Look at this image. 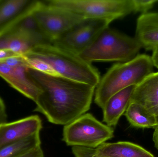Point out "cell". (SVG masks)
<instances>
[{
  "label": "cell",
  "instance_id": "cell-19",
  "mask_svg": "<svg viewBox=\"0 0 158 157\" xmlns=\"http://www.w3.org/2000/svg\"><path fill=\"white\" fill-rule=\"evenodd\" d=\"M135 13H142L143 14L148 13L153 8L158 0H133Z\"/></svg>",
  "mask_w": 158,
  "mask_h": 157
},
{
  "label": "cell",
  "instance_id": "cell-5",
  "mask_svg": "<svg viewBox=\"0 0 158 157\" xmlns=\"http://www.w3.org/2000/svg\"><path fill=\"white\" fill-rule=\"evenodd\" d=\"M45 2L85 18L114 21L134 12L133 0H48Z\"/></svg>",
  "mask_w": 158,
  "mask_h": 157
},
{
  "label": "cell",
  "instance_id": "cell-1",
  "mask_svg": "<svg viewBox=\"0 0 158 157\" xmlns=\"http://www.w3.org/2000/svg\"><path fill=\"white\" fill-rule=\"evenodd\" d=\"M27 72L40 90L34 111L51 123L66 125L89 110L95 87L30 68Z\"/></svg>",
  "mask_w": 158,
  "mask_h": 157
},
{
  "label": "cell",
  "instance_id": "cell-12",
  "mask_svg": "<svg viewBox=\"0 0 158 157\" xmlns=\"http://www.w3.org/2000/svg\"><path fill=\"white\" fill-rule=\"evenodd\" d=\"M135 87L131 86L118 91L107 101L102 109L103 121L107 125L112 128L117 125L131 102Z\"/></svg>",
  "mask_w": 158,
  "mask_h": 157
},
{
  "label": "cell",
  "instance_id": "cell-3",
  "mask_svg": "<svg viewBox=\"0 0 158 157\" xmlns=\"http://www.w3.org/2000/svg\"><path fill=\"white\" fill-rule=\"evenodd\" d=\"M151 56L138 54L126 62L114 65L100 78L95 91V103L103 109L108 100L118 91L137 86L153 73Z\"/></svg>",
  "mask_w": 158,
  "mask_h": 157
},
{
  "label": "cell",
  "instance_id": "cell-11",
  "mask_svg": "<svg viewBox=\"0 0 158 157\" xmlns=\"http://www.w3.org/2000/svg\"><path fill=\"white\" fill-rule=\"evenodd\" d=\"M37 1L0 0V33L31 13Z\"/></svg>",
  "mask_w": 158,
  "mask_h": 157
},
{
  "label": "cell",
  "instance_id": "cell-15",
  "mask_svg": "<svg viewBox=\"0 0 158 157\" xmlns=\"http://www.w3.org/2000/svg\"><path fill=\"white\" fill-rule=\"evenodd\" d=\"M35 46L32 40L16 24L0 33V50L24 55Z\"/></svg>",
  "mask_w": 158,
  "mask_h": 157
},
{
  "label": "cell",
  "instance_id": "cell-16",
  "mask_svg": "<svg viewBox=\"0 0 158 157\" xmlns=\"http://www.w3.org/2000/svg\"><path fill=\"white\" fill-rule=\"evenodd\" d=\"M95 149L98 155L106 157H156L140 146L128 142L105 143Z\"/></svg>",
  "mask_w": 158,
  "mask_h": 157
},
{
  "label": "cell",
  "instance_id": "cell-8",
  "mask_svg": "<svg viewBox=\"0 0 158 157\" xmlns=\"http://www.w3.org/2000/svg\"><path fill=\"white\" fill-rule=\"evenodd\" d=\"M112 21L107 19L84 18L54 40L52 43L79 54L90 46Z\"/></svg>",
  "mask_w": 158,
  "mask_h": 157
},
{
  "label": "cell",
  "instance_id": "cell-21",
  "mask_svg": "<svg viewBox=\"0 0 158 157\" xmlns=\"http://www.w3.org/2000/svg\"><path fill=\"white\" fill-rule=\"evenodd\" d=\"M7 113L4 102L0 97V125L7 122Z\"/></svg>",
  "mask_w": 158,
  "mask_h": 157
},
{
  "label": "cell",
  "instance_id": "cell-25",
  "mask_svg": "<svg viewBox=\"0 0 158 157\" xmlns=\"http://www.w3.org/2000/svg\"><path fill=\"white\" fill-rule=\"evenodd\" d=\"M157 120H158V113L157 115Z\"/></svg>",
  "mask_w": 158,
  "mask_h": 157
},
{
  "label": "cell",
  "instance_id": "cell-20",
  "mask_svg": "<svg viewBox=\"0 0 158 157\" xmlns=\"http://www.w3.org/2000/svg\"><path fill=\"white\" fill-rule=\"evenodd\" d=\"M17 157H44L41 146Z\"/></svg>",
  "mask_w": 158,
  "mask_h": 157
},
{
  "label": "cell",
  "instance_id": "cell-4",
  "mask_svg": "<svg viewBox=\"0 0 158 157\" xmlns=\"http://www.w3.org/2000/svg\"><path fill=\"white\" fill-rule=\"evenodd\" d=\"M135 37L109 27L103 30L91 45L79 55L88 62H126L134 59L142 48Z\"/></svg>",
  "mask_w": 158,
  "mask_h": 157
},
{
  "label": "cell",
  "instance_id": "cell-18",
  "mask_svg": "<svg viewBox=\"0 0 158 157\" xmlns=\"http://www.w3.org/2000/svg\"><path fill=\"white\" fill-rule=\"evenodd\" d=\"M41 146L40 133L36 134L0 149V157H17Z\"/></svg>",
  "mask_w": 158,
  "mask_h": 157
},
{
  "label": "cell",
  "instance_id": "cell-23",
  "mask_svg": "<svg viewBox=\"0 0 158 157\" xmlns=\"http://www.w3.org/2000/svg\"><path fill=\"white\" fill-rule=\"evenodd\" d=\"M153 53L151 56L154 66L158 69V46L156 47L153 51Z\"/></svg>",
  "mask_w": 158,
  "mask_h": 157
},
{
  "label": "cell",
  "instance_id": "cell-7",
  "mask_svg": "<svg viewBox=\"0 0 158 157\" xmlns=\"http://www.w3.org/2000/svg\"><path fill=\"white\" fill-rule=\"evenodd\" d=\"M32 15L45 36L52 42L84 18L69 10L37 1Z\"/></svg>",
  "mask_w": 158,
  "mask_h": 157
},
{
  "label": "cell",
  "instance_id": "cell-2",
  "mask_svg": "<svg viewBox=\"0 0 158 157\" xmlns=\"http://www.w3.org/2000/svg\"><path fill=\"white\" fill-rule=\"evenodd\" d=\"M23 55L44 62L60 76L95 87L101 78L97 69L79 54L52 43L35 46Z\"/></svg>",
  "mask_w": 158,
  "mask_h": 157
},
{
  "label": "cell",
  "instance_id": "cell-6",
  "mask_svg": "<svg viewBox=\"0 0 158 157\" xmlns=\"http://www.w3.org/2000/svg\"><path fill=\"white\" fill-rule=\"evenodd\" d=\"M63 135L69 146L96 148L114 137V130L87 113L65 125Z\"/></svg>",
  "mask_w": 158,
  "mask_h": 157
},
{
  "label": "cell",
  "instance_id": "cell-13",
  "mask_svg": "<svg viewBox=\"0 0 158 157\" xmlns=\"http://www.w3.org/2000/svg\"><path fill=\"white\" fill-rule=\"evenodd\" d=\"M131 102L142 105L157 117L158 113V72L152 73L136 86Z\"/></svg>",
  "mask_w": 158,
  "mask_h": 157
},
{
  "label": "cell",
  "instance_id": "cell-17",
  "mask_svg": "<svg viewBox=\"0 0 158 157\" xmlns=\"http://www.w3.org/2000/svg\"><path fill=\"white\" fill-rule=\"evenodd\" d=\"M124 114L130 124L136 128H156L158 125L156 116L135 102H130Z\"/></svg>",
  "mask_w": 158,
  "mask_h": 157
},
{
  "label": "cell",
  "instance_id": "cell-9",
  "mask_svg": "<svg viewBox=\"0 0 158 157\" xmlns=\"http://www.w3.org/2000/svg\"><path fill=\"white\" fill-rule=\"evenodd\" d=\"M42 123L38 115H34L12 122L0 125V149L8 145L40 133Z\"/></svg>",
  "mask_w": 158,
  "mask_h": 157
},
{
  "label": "cell",
  "instance_id": "cell-24",
  "mask_svg": "<svg viewBox=\"0 0 158 157\" xmlns=\"http://www.w3.org/2000/svg\"><path fill=\"white\" fill-rule=\"evenodd\" d=\"M153 140L156 148L158 149V125L155 128L153 134Z\"/></svg>",
  "mask_w": 158,
  "mask_h": 157
},
{
  "label": "cell",
  "instance_id": "cell-22",
  "mask_svg": "<svg viewBox=\"0 0 158 157\" xmlns=\"http://www.w3.org/2000/svg\"><path fill=\"white\" fill-rule=\"evenodd\" d=\"M19 55L16 54L13 52L8 50H0V62L3 61L5 60L10 57L15 56V55Z\"/></svg>",
  "mask_w": 158,
  "mask_h": 157
},
{
  "label": "cell",
  "instance_id": "cell-10",
  "mask_svg": "<svg viewBox=\"0 0 158 157\" xmlns=\"http://www.w3.org/2000/svg\"><path fill=\"white\" fill-rule=\"evenodd\" d=\"M27 70L24 66L11 67L0 62V77L12 88L35 102L40 90L31 78Z\"/></svg>",
  "mask_w": 158,
  "mask_h": 157
},
{
  "label": "cell",
  "instance_id": "cell-14",
  "mask_svg": "<svg viewBox=\"0 0 158 157\" xmlns=\"http://www.w3.org/2000/svg\"><path fill=\"white\" fill-rule=\"evenodd\" d=\"M135 38L146 50L153 51L157 47L158 13H148L138 18Z\"/></svg>",
  "mask_w": 158,
  "mask_h": 157
}]
</instances>
